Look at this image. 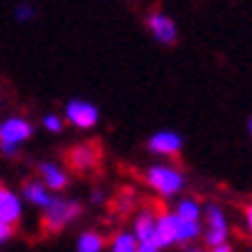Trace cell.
<instances>
[{"instance_id": "1", "label": "cell", "mask_w": 252, "mask_h": 252, "mask_svg": "<svg viewBox=\"0 0 252 252\" xmlns=\"http://www.w3.org/2000/svg\"><path fill=\"white\" fill-rule=\"evenodd\" d=\"M144 184L149 187L159 199H177L187 187V177L174 164H161L159 161V164H149L144 169Z\"/></svg>"}, {"instance_id": "2", "label": "cell", "mask_w": 252, "mask_h": 252, "mask_svg": "<svg viewBox=\"0 0 252 252\" xmlns=\"http://www.w3.org/2000/svg\"><path fill=\"white\" fill-rule=\"evenodd\" d=\"M83 215V207L78 199H68V197H61L53 194V199L48 202V207H43V229L48 235H58L63 232L71 222H76Z\"/></svg>"}, {"instance_id": "3", "label": "cell", "mask_w": 252, "mask_h": 252, "mask_svg": "<svg viewBox=\"0 0 252 252\" xmlns=\"http://www.w3.org/2000/svg\"><path fill=\"white\" fill-rule=\"evenodd\" d=\"M33 124L26 116H8L0 121V154L5 159H15L20 146L33 136Z\"/></svg>"}, {"instance_id": "4", "label": "cell", "mask_w": 252, "mask_h": 252, "mask_svg": "<svg viewBox=\"0 0 252 252\" xmlns=\"http://www.w3.org/2000/svg\"><path fill=\"white\" fill-rule=\"evenodd\" d=\"M202 220H204V227H202V237L209 247H220V245H227L229 240V222H227V212L215 204V202H207L202 207Z\"/></svg>"}, {"instance_id": "5", "label": "cell", "mask_w": 252, "mask_h": 252, "mask_svg": "<svg viewBox=\"0 0 252 252\" xmlns=\"http://www.w3.org/2000/svg\"><path fill=\"white\" fill-rule=\"evenodd\" d=\"M98 106L86 98H71L66 103V109H63V121H68L73 129H81V131H86V129H94V126L98 124Z\"/></svg>"}, {"instance_id": "6", "label": "cell", "mask_w": 252, "mask_h": 252, "mask_svg": "<svg viewBox=\"0 0 252 252\" xmlns=\"http://www.w3.org/2000/svg\"><path fill=\"white\" fill-rule=\"evenodd\" d=\"M146 31L152 33V38L157 40L159 46H172L177 43L179 38V28H177V20L164 13V10H152L146 15Z\"/></svg>"}, {"instance_id": "7", "label": "cell", "mask_w": 252, "mask_h": 252, "mask_svg": "<svg viewBox=\"0 0 252 252\" xmlns=\"http://www.w3.org/2000/svg\"><path fill=\"white\" fill-rule=\"evenodd\" d=\"M146 149L154 157H161V159H177L184 149V139H182V134H177L172 129H161V131H154L149 136Z\"/></svg>"}, {"instance_id": "8", "label": "cell", "mask_w": 252, "mask_h": 252, "mask_svg": "<svg viewBox=\"0 0 252 252\" xmlns=\"http://www.w3.org/2000/svg\"><path fill=\"white\" fill-rule=\"evenodd\" d=\"M154 242L161 250L179 245V217L174 215V209H159V212H157Z\"/></svg>"}, {"instance_id": "9", "label": "cell", "mask_w": 252, "mask_h": 252, "mask_svg": "<svg viewBox=\"0 0 252 252\" xmlns=\"http://www.w3.org/2000/svg\"><path fill=\"white\" fill-rule=\"evenodd\" d=\"M35 172H38V179L43 182V184L51 189L53 194H61L63 189H66V187L71 184V177H68V172L63 169L61 164H56V161H48V159L38 161Z\"/></svg>"}, {"instance_id": "10", "label": "cell", "mask_w": 252, "mask_h": 252, "mask_svg": "<svg viewBox=\"0 0 252 252\" xmlns=\"http://www.w3.org/2000/svg\"><path fill=\"white\" fill-rule=\"evenodd\" d=\"M20 220H23V202H20V194L0 184V222L15 227Z\"/></svg>"}, {"instance_id": "11", "label": "cell", "mask_w": 252, "mask_h": 252, "mask_svg": "<svg viewBox=\"0 0 252 252\" xmlns=\"http://www.w3.org/2000/svg\"><path fill=\"white\" fill-rule=\"evenodd\" d=\"M98 157H101L98 146H94V144H78V146H73V149H68V154H66L68 164L76 172H91L98 164Z\"/></svg>"}, {"instance_id": "12", "label": "cell", "mask_w": 252, "mask_h": 252, "mask_svg": "<svg viewBox=\"0 0 252 252\" xmlns=\"http://www.w3.org/2000/svg\"><path fill=\"white\" fill-rule=\"evenodd\" d=\"M154 227H157V209L144 204L134 215V227H131L136 242H149V240L154 242Z\"/></svg>"}, {"instance_id": "13", "label": "cell", "mask_w": 252, "mask_h": 252, "mask_svg": "<svg viewBox=\"0 0 252 252\" xmlns=\"http://www.w3.org/2000/svg\"><path fill=\"white\" fill-rule=\"evenodd\" d=\"M20 199L28 202V204L35 207V209H43V207H48V202L53 199V192L35 177V179H26L23 189H20Z\"/></svg>"}, {"instance_id": "14", "label": "cell", "mask_w": 252, "mask_h": 252, "mask_svg": "<svg viewBox=\"0 0 252 252\" xmlns=\"http://www.w3.org/2000/svg\"><path fill=\"white\" fill-rule=\"evenodd\" d=\"M174 215L179 220H184V222H199L202 220V204L194 197L179 194L177 197V204H174Z\"/></svg>"}, {"instance_id": "15", "label": "cell", "mask_w": 252, "mask_h": 252, "mask_svg": "<svg viewBox=\"0 0 252 252\" xmlns=\"http://www.w3.org/2000/svg\"><path fill=\"white\" fill-rule=\"evenodd\" d=\"M106 250V237L96 229H83L76 240V252H103Z\"/></svg>"}, {"instance_id": "16", "label": "cell", "mask_w": 252, "mask_h": 252, "mask_svg": "<svg viewBox=\"0 0 252 252\" xmlns=\"http://www.w3.org/2000/svg\"><path fill=\"white\" fill-rule=\"evenodd\" d=\"M106 252H136V237L131 229H119L106 240Z\"/></svg>"}, {"instance_id": "17", "label": "cell", "mask_w": 252, "mask_h": 252, "mask_svg": "<svg viewBox=\"0 0 252 252\" xmlns=\"http://www.w3.org/2000/svg\"><path fill=\"white\" fill-rule=\"evenodd\" d=\"M202 237V222H184L179 220V245L197 242Z\"/></svg>"}, {"instance_id": "18", "label": "cell", "mask_w": 252, "mask_h": 252, "mask_svg": "<svg viewBox=\"0 0 252 252\" xmlns=\"http://www.w3.org/2000/svg\"><path fill=\"white\" fill-rule=\"evenodd\" d=\"M13 15H15L18 23H31V20L38 18V8L31 3V0H20V3L15 5V10H13Z\"/></svg>"}, {"instance_id": "19", "label": "cell", "mask_w": 252, "mask_h": 252, "mask_svg": "<svg viewBox=\"0 0 252 252\" xmlns=\"http://www.w3.org/2000/svg\"><path fill=\"white\" fill-rule=\"evenodd\" d=\"M40 126H43L48 134H61L63 126H66V121H63L58 114H46L43 119H40Z\"/></svg>"}, {"instance_id": "20", "label": "cell", "mask_w": 252, "mask_h": 252, "mask_svg": "<svg viewBox=\"0 0 252 252\" xmlns=\"http://www.w3.org/2000/svg\"><path fill=\"white\" fill-rule=\"evenodd\" d=\"M15 232V227L13 224H5V222H0V247H3Z\"/></svg>"}, {"instance_id": "21", "label": "cell", "mask_w": 252, "mask_h": 252, "mask_svg": "<svg viewBox=\"0 0 252 252\" xmlns=\"http://www.w3.org/2000/svg\"><path fill=\"white\" fill-rule=\"evenodd\" d=\"M136 252H161V247L157 242H136Z\"/></svg>"}, {"instance_id": "22", "label": "cell", "mask_w": 252, "mask_h": 252, "mask_svg": "<svg viewBox=\"0 0 252 252\" xmlns=\"http://www.w3.org/2000/svg\"><path fill=\"white\" fill-rule=\"evenodd\" d=\"M89 199H91L94 204H101L103 199H106V192H103V189H98V187H96V189H91V194H89Z\"/></svg>"}, {"instance_id": "23", "label": "cell", "mask_w": 252, "mask_h": 252, "mask_svg": "<svg viewBox=\"0 0 252 252\" xmlns=\"http://www.w3.org/2000/svg\"><path fill=\"white\" fill-rule=\"evenodd\" d=\"M245 227H247V232L252 235V204L245 207Z\"/></svg>"}, {"instance_id": "24", "label": "cell", "mask_w": 252, "mask_h": 252, "mask_svg": "<svg viewBox=\"0 0 252 252\" xmlns=\"http://www.w3.org/2000/svg\"><path fill=\"white\" fill-rule=\"evenodd\" d=\"M209 252H232L229 245H220V247H209Z\"/></svg>"}, {"instance_id": "25", "label": "cell", "mask_w": 252, "mask_h": 252, "mask_svg": "<svg viewBox=\"0 0 252 252\" xmlns=\"http://www.w3.org/2000/svg\"><path fill=\"white\" fill-rule=\"evenodd\" d=\"M184 252H207V250H202V247H197V245H187Z\"/></svg>"}, {"instance_id": "26", "label": "cell", "mask_w": 252, "mask_h": 252, "mask_svg": "<svg viewBox=\"0 0 252 252\" xmlns=\"http://www.w3.org/2000/svg\"><path fill=\"white\" fill-rule=\"evenodd\" d=\"M247 131H250V136H252V116H250V121H247Z\"/></svg>"}, {"instance_id": "27", "label": "cell", "mask_w": 252, "mask_h": 252, "mask_svg": "<svg viewBox=\"0 0 252 252\" xmlns=\"http://www.w3.org/2000/svg\"><path fill=\"white\" fill-rule=\"evenodd\" d=\"M0 109H3V101H0Z\"/></svg>"}]
</instances>
